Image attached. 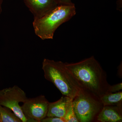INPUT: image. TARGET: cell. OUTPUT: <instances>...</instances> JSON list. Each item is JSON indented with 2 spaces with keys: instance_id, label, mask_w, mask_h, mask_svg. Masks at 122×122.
Instances as JSON below:
<instances>
[{
  "instance_id": "6da1fadb",
  "label": "cell",
  "mask_w": 122,
  "mask_h": 122,
  "mask_svg": "<svg viewBox=\"0 0 122 122\" xmlns=\"http://www.w3.org/2000/svg\"><path fill=\"white\" fill-rule=\"evenodd\" d=\"M66 68L81 89L99 98L109 93L110 85L106 73L94 56L75 63H65Z\"/></svg>"
},
{
  "instance_id": "7a4b0ae2",
  "label": "cell",
  "mask_w": 122,
  "mask_h": 122,
  "mask_svg": "<svg viewBox=\"0 0 122 122\" xmlns=\"http://www.w3.org/2000/svg\"><path fill=\"white\" fill-rule=\"evenodd\" d=\"M76 13L73 4L58 5L42 16L34 18L33 26L35 34L42 40L53 39L57 28Z\"/></svg>"
},
{
  "instance_id": "3957f363",
  "label": "cell",
  "mask_w": 122,
  "mask_h": 122,
  "mask_svg": "<svg viewBox=\"0 0 122 122\" xmlns=\"http://www.w3.org/2000/svg\"><path fill=\"white\" fill-rule=\"evenodd\" d=\"M42 69L45 78L53 83L63 96L73 100L78 93L81 88L66 69L65 63L45 58Z\"/></svg>"
},
{
  "instance_id": "277c9868",
  "label": "cell",
  "mask_w": 122,
  "mask_h": 122,
  "mask_svg": "<svg viewBox=\"0 0 122 122\" xmlns=\"http://www.w3.org/2000/svg\"><path fill=\"white\" fill-rule=\"evenodd\" d=\"M72 106L79 122L96 120L103 107L100 98L86 90L81 89L72 100Z\"/></svg>"
},
{
  "instance_id": "5b68a950",
  "label": "cell",
  "mask_w": 122,
  "mask_h": 122,
  "mask_svg": "<svg viewBox=\"0 0 122 122\" xmlns=\"http://www.w3.org/2000/svg\"><path fill=\"white\" fill-rule=\"evenodd\" d=\"M27 98L26 93L16 85L0 90V104L10 109L22 122H28V119L20 103H24Z\"/></svg>"
},
{
  "instance_id": "8992f818",
  "label": "cell",
  "mask_w": 122,
  "mask_h": 122,
  "mask_svg": "<svg viewBox=\"0 0 122 122\" xmlns=\"http://www.w3.org/2000/svg\"><path fill=\"white\" fill-rule=\"evenodd\" d=\"M49 103L44 95L27 98L21 107L28 122H41L46 117Z\"/></svg>"
},
{
  "instance_id": "52a82bcc",
  "label": "cell",
  "mask_w": 122,
  "mask_h": 122,
  "mask_svg": "<svg viewBox=\"0 0 122 122\" xmlns=\"http://www.w3.org/2000/svg\"><path fill=\"white\" fill-rule=\"evenodd\" d=\"M24 0L34 18L42 16L59 5L56 0Z\"/></svg>"
},
{
  "instance_id": "ba28073f",
  "label": "cell",
  "mask_w": 122,
  "mask_h": 122,
  "mask_svg": "<svg viewBox=\"0 0 122 122\" xmlns=\"http://www.w3.org/2000/svg\"><path fill=\"white\" fill-rule=\"evenodd\" d=\"M72 99L63 96L56 102H50L46 117L64 118L72 105Z\"/></svg>"
},
{
  "instance_id": "9c48e42d",
  "label": "cell",
  "mask_w": 122,
  "mask_h": 122,
  "mask_svg": "<svg viewBox=\"0 0 122 122\" xmlns=\"http://www.w3.org/2000/svg\"><path fill=\"white\" fill-rule=\"evenodd\" d=\"M122 105L103 106L96 118L101 122H122Z\"/></svg>"
},
{
  "instance_id": "30bf717a",
  "label": "cell",
  "mask_w": 122,
  "mask_h": 122,
  "mask_svg": "<svg viewBox=\"0 0 122 122\" xmlns=\"http://www.w3.org/2000/svg\"><path fill=\"white\" fill-rule=\"evenodd\" d=\"M103 106L122 105V92L107 93L100 97Z\"/></svg>"
},
{
  "instance_id": "8fae6325",
  "label": "cell",
  "mask_w": 122,
  "mask_h": 122,
  "mask_svg": "<svg viewBox=\"0 0 122 122\" xmlns=\"http://www.w3.org/2000/svg\"><path fill=\"white\" fill-rule=\"evenodd\" d=\"M0 122H22L10 109L0 104Z\"/></svg>"
},
{
  "instance_id": "7c38bea8",
  "label": "cell",
  "mask_w": 122,
  "mask_h": 122,
  "mask_svg": "<svg viewBox=\"0 0 122 122\" xmlns=\"http://www.w3.org/2000/svg\"><path fill=\"white\" fill-rule=\"evenodd\" d=\"M64 118L66 122H79L73 108L72 103Z\"/></svg>"
},
{
  "instance_id": "4fadbf2b",
  "label": "cell",
  "mask_w": 122,
  "mask_h": 122,
  "mask_svg": "<svg viewBox=\"0 0 122 122\" xmlns=\"http://www.w3.org/2000/svg\"><path fill=\"white\" fill-rule=\"evenodd\" d=\"M41 122H66V121L64 118L46 117Z\"/></svg>"
},
{
  "instance_id": "5bb4252c",
  "label": "cell",
  "mask_w": 122,
  "mask_h": 122,
  "mask_svg": "<svg viewBox=\"0 0 122 122\" xmlns=\"http://www.w3.org/2000/svg\"><path fill=\"white\" fill-rule=\"evenodd\" d=\"M122 89V83H118L116 85L111 86L110 85L109 89V93H115L120 91Z\"/></svg>"
},
{
  "instance_id": "9a60e30c",
  "label": "cell",
  "mask_w": 122,
  "mask_h": 122,
  "mask_svg": "<svg viewBox=\"0 0 122 122\" xmlns=\"http://www.w3.org/2000/svg\"><path fill=\"white\" fill-rule=\"evenodd\" d=\"M58 5H71V0H56Z\"/></svg>"
},
{
  "instance_id": "2e32d148",
  "label": "cell",
  "mask_w": 122,
  "mask_h": 122,
  "mask_svg": "<svg viewBox=\"0 0 122 122\" xmlns=\"http://www.w3.org/2000/svg\"><path fill=\"white\" fill-rule=\"evenodd\" d=\"M3 0H0V15L2 12V6Z\"/></svg>"
}]
</instances>
